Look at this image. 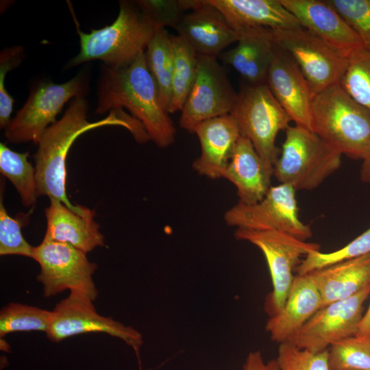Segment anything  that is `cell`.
Wrapping results in <instances>:
<instances>
[{
    "label": "cell",
    "mask_w": 370,
    "mask_h": 370,
    "mask_svg": "<svg viewBox=\"0 0 370 370\" xmlns=\"http://www.w3.org/2000/svg\"><path fill=\"white\" fill-rule=\"evenodd\" d=\"M219 10L239 37L246 33L271 35L303 27L280 0H207Z\"/></svg>",
    "instance_id": "cell-17"
},
{
    "label": "cell",
    "mask_w": 370,
    "mask_h": 370,
    "mask_svg": "<svg viewBox=\"0 0 370 370\" xmlns=\"http://www.w3.org/2000/svg\"><path fill=\"white\" fill-rule=\"evenodd\" d=\"M276 360L280 370H331L328 349L313 352L289 342L280 343Z\"/></svg>",
    "instance_id": "cell-34"
},
{
    "label": "cell",
    "mask_w": 370,
    "mask_h": 370,
    "mask_svg": "<svg viewBox=\"0 0 370 370\" xmlns=\"http://www.w3.org/2000/svg\"><path fill=\"white\" fill-rule=\"evenodd\" d=\"M272 176L273 169L261 158L251 141L241 136L223 175L236 186L238 202L253 204L262 199L272 186Z\"/></svg>",
    "instance_id": "cell-20"
},
{
    "label": "cell",
    "mask_w": 370,
    "mask_h": 370,
    "mask_svg": "<svg viewBox=\"0 0 370 370\" xmlns=\"http://www.w3.org/2000/svg\"><path fill=\"white\" fill-rule=\"evenodd\" d=\"M89 90V75L82 71L62 84L41 82L31 90L23 107L5 129V136L12 143L38 144L42 134L55 123L64 105L77 97H85Z\"/></svg>",
    "instance_id": "cell-7"
},
{
    "label": "cell",
    "mask_w": 370,
    "mask_h": 370,
    "mask_svg": "<svg viewBox=\"0 0 370 370\" xmlns=\"http://www.w3.org/2000/svg\"><path fill=\"white\" fill-rule=\"evenodd\" d=\"M339 84L356 101L370 111V50L362 48L349 58Z\"/></svg>",
    "instance_id": "cell-30"
},
{
    "label": "cell",
    "mask_w": 370,
    "mask_h": 370,
    "mask_svg": "<svg viewBox=\"0 0 370 370\" xmlns=\"http://www.w3.org/2000/svg\"><path fill=\"white\" fill-rule=\"evenodd\" d=\"M93 300L79 293L60 301L51 311V319L47 333L53 342H59L72 336L88 332H103L119 338L131 346L138 354L143 345L142 334L111 317L100 315Z\"/></svg>",
    "instance_id": "cell-13"
},
{
    "label": "cell",
    "mask_w": 370,
    "mask_h": 370,
    "mask_svg": "<svg viewBox=\"0 0 370 370\" xmlns=\"http://www.w3.org/2000/svg\"><path fill=\"white\" fill-rule=\"evenodd\" d=\"M28 155V152H16L0 143L1 173L12 182L23 205L31 208L35 206L38 195L35 167L27 160Z\"/></svg>",
    "instance_id": "cell-26"
},
{
    "label": "cell",
    "mask_w": 370,
    "mask_h": 370,
    "mask_svg": "<svg viewBox=\"0 0 370 370\" xmlns=\"http://www.w3.org/2000/svg\"><path fill=\"white\" fill-rule=\"evenodd\" d=\"M370 50V0H328Z\"/></svg>",
    "instance_id": "cell-35"
},
{
    "label": "cell",
    "mask_w": 370,
    "mask_h": 370,
    "mask_svg": "<svg viewBox=\"0 0 370 370\" xmlns=\"http://www.w3.org/2000/svg\"><path fill=\"white\" fill-rule=\"evenodd\" d=\"M173 51L171 103L169 113L181 111L193 84L198 55L180 36H171Z\"/></svg>",
    "instance_id": "cell-27"
},
{
    "label": "cell",
    "mask_w": 370,
    "mask_h": 370,
    "mask_svg": "<svg viewBox=\"0 0 370 370\" xmlns=\"http://www.w3.org/2000/svg\"><path fill=\"white\" fill-rule=\"evenodd\" d=\"M45 212L47 220L45 239L66 243L86 253L104 246V237L94 220L95 214H78L54 199H50V204Z\"/></svg>",
    "instance_id": "cell-22"
},
{
    "label": "cell",
    "mask_w": 370,
    "mask_h": 370,
    "mask_svg": "<svg viewBox=\"0 0 370 370\" xmlns=\"http://www.w3.org/2000/svg\"><path fill=\"white\" fill-rule=\"evenodd\" d=\"M273 176L295 190H310L319 186L339 169L342 154L305 127L289 126Z\"/></svg>",
    "instance_id": "cell-5"
},
{
    "label": "cell",
    "mask_w": 370,
    "mask_h": 370,
    "mask_svg": "<svg viewBox=\"0 0 370 370\" xmlns=\"http://www.w3.org/2000/svg\"><path fill=\"white\" fill-rule=\"evenodd\" d=\"M234 236L254 245L264 254L273 285L266 299L265 310L269 317L278 314L286 302L295 278L293 271L301 262V257L319 250V245L278 231L236 228Z\"/></svg>",
    "instance_id": "cell-8"
},
{
    "label": "cell",
    "mask_w": 370,
    "mask_h": 370,
    "mask_svg": "<svg viewBox=\"0 0 370 370\" xmlns=\"http://www.w3.org/2000/svg\"><path fill=\"white\" fill-rule=\"evenodd\" d=\"M357 335L370 336V304L360 320Z\"/></svg>",
    "instance_id": "cell-38"
},
{
    "label": "cell",
    "mask_w": 370,
    "mask_h": 370,
    "mask_svg": "<svg viewBox=\"0 0 370 370\" xmlns=\"http://www.w3.org/2000/svg\"><path fill=\"white\" fill-rule=\"evenodd\" d=\"M361 180L370 185V153L362 160L360 170Z\"/></svg>",
    "instance_id": "cell-39"
},
{
    "label": "cell",
    "mask_w": 370,
    "mask_h": 370,
    "mask_svg": "<svg viewBox=\"0 0 370 370\" xmlns=\"http://www.w3.org/2000/svg\"><path fill=\"white\" fill-rule=\"evenodd\" d=\"M201 154L193 164V169L210 179L223 177L233 149L241 137L238 125L230 114L199 123L195 129Z\"/></svg>",
    "instance_id": "cell-19"
},
{
    "label": "cell",
    "mask_w": 370,
    "mask_h": 370,
    "mask_svg": "<svg viewBox=\"0 0 370 370\" xmlns=\"http://www.w3.org/2000/svg\"><path fill=\"white\" fill-rule=\"evenodd\" d=\"M25 57L23 46L5 47L0 53V127L5 129L11 121L14 99L5 87L6 74L17 67Z\"/></svg>",
    "instance_id": "cell-36"
},
{
    "label": "cell",
    "mask_w": 370,
    "mask_h": 370,
    "mask_svg": "<svg viewBox=\"0 0 370 370\" xmlns=\"http://www.w3.org/2000/svg\"><path fill=\"white\" fill-rule=\"evenodd\" d=\"M243 370H280L276 359L265 362L260 351L251 352L247 356Z\"/></svg>",
    "instance_id": "cell-37"
},
{
    "label": "cell",
    "mask_w": 370,
    "mask_h": 370,
    "mask_svg": "<svg viewBox=\"0 0 370 370\" xmlns=\"http://www.w3.org/2000/svg\"><path fill=\"white\" fill-rule=\"evenodd\" d=\"M328 350L331 370H370V336H349Z\"/></svg>",
    "instance_id": "cell-28"
},
{
    "label": "cell",
    "mask_w": 370,
    "mask_h": 370,
    "mask_svg": "<svg viewBox=\"0 0 370 370\" xmlns=\"http://www.w3.org/2000/svg\"><path fill=\"white\" fill-rule=\"evenodd\" d=\"M51 314V311L38 307L10 303L0 311V336L17 331L47 332Z\"/></svg>",
    "instance_id": "cell-29"
},
{
    "label": "cell",
    "mask_w": 370,
    "mask_h": 370,
    "mask_svg": "<svg viewBox=\"0 0 370 370\" xmlns=\"http://www.w3.org/2000/svg\"><path fill=\"white\" fill-rule=\"evenodd\" d=\"M88 103L85 97L71 100L62 118L42 134L34 156L38 196L58 200L82 216L95 214V212L86 207L72 204L66 193V159L77 138L97 127L119 125L128 130L140 143L149 140L143 124L123 110H111L106 118L95 122L88 121Z\"/></svg>",
    "instance_id": "cell-1"
},
{
    "label": "cell",
    "mask_w": 370,
    "mask_h": 370,
    "mask_svg": "<svg viewBox=\"0 0 370 370\" xmlns=\"http://www.w3.org/2000/svg\"><path fill=\"white\" fill-rule=\"evenodd\" d=\"M370 284L355 295L322 306L288 341L313 352H323L334 343L356 335Z\"/></svg>",
    "instance_id": "cell-14"
},
{
    "label": "cell",
    "mask_w": 370,
    "mask_h": 370,
    "mask_svg": "<svg viewBox=\"0 0 370 370\" xmlns=\"http://www.w3.org/2000/svg\"><path fill=\"white\" fill-rule=\"evenodd\" d=\"M321 307V295L310 275L297 274L282 309L269 317L266 330L272 341L288 342Z\"/></svg>",
    "instance_id": "cell-21"
},
{
    "label": "cell",
    "mask_w": 370,
    "mask_h": 370,
    "mask_svg": "<svg viewBox=\"0 0 370 370\" xmlns=\"http://www.w3.org/2000/svg\"><path fill=\"white\" fill-rule=\"evenodd\" d=\"M237 97L217 58L198 56L195 77L181 110L180 127L194 134L203 121L230 114Z\"/></svg>",
    "instance_id": "cell-12"
},
{
    "label": "cell",
    "mask_w": 370,
    "mask_h": 370,
    "mask_svg": "<svg viewBox=\"0 0 370 370\" xmlns=\"http://www.w3.org/2000/svg\"><path fill=\"white\" fill-rule=\"evenodd\" d=\"M301 25L347 58L363 48L356 33L328 0H280Z\"/></svg>",
    "instance_id": "cell-15"
},
{
    "label": "cell",
    "mask_w": 370,
    "mask_h": 370,
    "mask_svg": "<svg viewBox=\"0 0 370 370\" xmlns=\"http://www.w3.org/2000/svg\"><path fill=\"white\" fill-rule=\"evenodd\" d=\"M97 95L96 114L125 108L143 124L157 146L164 148L174 143L175 127L149 70L145 52L124 67L112 69L102 64Z\"/></svg>",
    "instance_id": "cell-2"
},
{
    "label": "cell",
    "mask_w": 370,
    "mask_h": 370,
    "mask_svg": "<svg viewBox=\"0 0 370 370\" xmlns=\"http://www.w3.org/2000/svg\"><path fill=\"white\" fill-rule=\"evenodd\" d=\"M75 19L79 38L78 54L69 63L77 66L100 60L112 69L132 63L143 52L158 29L136 1H120L119 12L114 21L101 29L82 32Z\"/></svg>",
    "instance_id": "cell-3"
},
{
    "label": "cell",
    "mask_w": 370,
    "mask_h": 370,
    "mask_svg": "<svg viewBox=\"0 0 370 370\" xmlns=\"http://www.w3.org/2000/svg\"><path fill=\"white\" fill-rule=\"evenodd\" d=\"M271 34L246 33L240 36L237 45L219 55L234 68L245 84H267L268 71L274 53Z\"/></svg>",
    "instance_id": "cell-24"
},
{
    "label": "cell",
    "mask_w": 370,
    "mask_h": 370,
    "mask_svg": "<svg viewBox=\"0 0 370 370\" xmlns=\"http://www.w3.org/2000/svg\"><path fill=\"white\" fill-rule=\"evenodd\" d=\"M32 258L40 265L37 280L43 286L45 297L69 290L93 301L97 297L98 291L92 280L97 266L88 260L86 252L66 243L43 238L34 247Z\"/></svg>",
    "instance_id": "cell-9"
},
{
    "label": "cell",
    "mask_w": 370,
    "mask_h": 370,
    "mask_svg": "<svg viewBox=\"0 0 370 370\" xmlns=\"http://www.w3.org/2000/svg\"><path fill=\"white\" fill-rule=\"evenodd\" d=\"M322 299V306L348 298L370 284V253L308 273Z\"/></svg>",
    "instance_id": "cell-23"
},
{
    "label": "cell",
    "mask_w": 370,
    "mask_h": 370,
    "mask_svg": "<svg viewBox=\"0 0 370 370\" xmlns=\"http://www.w3.org/2000/svg\"><path fill=\"white\" fill-rule=\"evenodd\" d=\"M312 131L342 155L364 160L370 153V111L339 84L314 95Z\"/></svg>",
    "instance_id": "cell-4"
},
{
    "label": "cell",
    "mask_w": 370,
    "mask_h": 370,
    "mask_svg": "<svg viewBox=\"0 0 370 370\" xmlns=\"http://www.w3.org/2000/svg\"><path fill=\"white\" fill-rule=\"evenodd\" d=\"M230 114L241 136L251 141L261 158L273 169L280 153L275 145L277 135L292 121L267 84L243 85Z\"/></svg>",
    "instance_id": "cell-6"
},
{
    "label": "cell",
    "mask_w": 370,
    "mask_h": 370,
    "mask_svg": "<svg viewBox=\"0 0 370 370\" xmlns=\"http://www.w3.org/2000/svg\"><path fill=\"white\" fill-rule=\"evenodd\" d=\"M175 29L199 56L218 58L240 38L223 13L207 0L186 13Z\"/></svg>",
    "instance_id": "cell-18"
},
{
    "label": "cell",
    "mask_w": 370,
    "mask_h": 370,
    "mask_svg": "<svg viewBox=\"0 0 370 370\" xmlns=\"http://www.w3.org/2000/svg\"><path fill=\"white\" fill-rule=\"evenodd\" d=\"M4 180L1 182L0 195V254L33 257L34 247L22 235L21 221L8 213L3 204Z\"/></svg>",
    "instance_id": "cell-32"
},
{
    "label": "cell",
    "mask_w": 370,
    "mask_h": 370,
    "mask_svg": "<svg viewBox=\"0 0 370 370\" xmlns=\"http://www.w3.org/2000/svg\"><path fill=\"white\" fill-rule=\"evenodd\" d=\"M370 253V227L343 247L328 253L319 250L308 253L295 269L304 275L329 265L358 258Z\"/></svg>",
    "instance_id": "cell-31"
},
{
    "label": "cell",
    "mask_w": 370,
    "mask_h": 370,
    "mask_svg": "<svg viewBox=\"0 0 370 370\" xmlns=\"http://www.w3.org/2000/svg\"><path fill=\"white\" fill-rule=\"evenodd\" d=\"M171 36L166 28L158 29L145 51L149 70L158 87L162 101L169 112L171 103L173 72Z\"/></svg>",
    "instance_id": "cell-25"
},
{
    "label": "cell",
    "mask_w": 370,
    "mask_h": 370,
    "mask_svg": "<svg viewBox=\"0 0 370 370\" xmlns=\"http://www.w3.org/2000/svg\"><path fill=\"white\" fill-rule=\"evenodd\" d=\"M267 84L291 121L312 131L311 108L314 95L293 60L275 45Z\"/></svg>",
    "instance_id": "cell-16"
},
{
    "label": "cell",
    "mask_w": 370,
    "mask_h": 370,
    "mask_svg": "<svg viewBox=\"0 0 370 370\" xmlns=\"http://www.w3.org/2000/svg\"><path fill=\"white\" fill-rule=\"evenodd\" d=\"M271 38L293 60L314 95L339 84L349 58L319 37L300 27L274 31Z\"/></svg>",
    "instance_id": "cell-10"
},
{
    "label": "cell",
    "mask_w": 370,
    "mask_h": 370,
    "mask_svg": "<svg viewBox=\"0 0 370 370\" xmlns=\"http://www.w3.org/2000/svg\"><path fill=\"white\" fill-rule=\"evenodd\" d=\"M296 190L280 184L271 186L260 201L238 202L227 210L224 220L230 226L257 231H278L306 241L312 236L310 227L298 216Z\"/></svg>",
    "instance_id": "cell-11"
},
{
    "label": "cell",
    "mask_w": 370,
    "mask_h": 370,
    "mask_svg": "<svg viewBox=\"0 0 370 370\" xmlns=\"http://www.w3.org/2000/svg\"><path fill=\"white\" fill-rule=\"evenodd\" d=\"M140 8L158 29L175 27L187 10L198 6L201 0H138Z\"/></svg>",
    "instance_id": "cell-33"
}]
</instances>
